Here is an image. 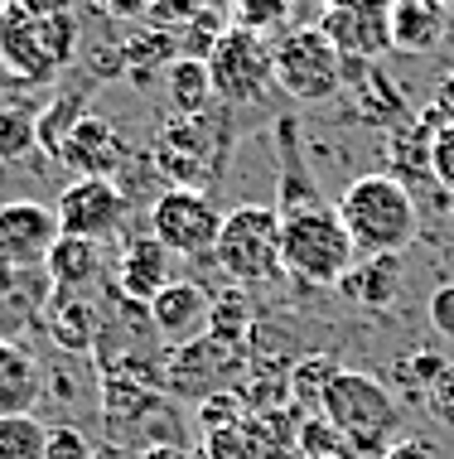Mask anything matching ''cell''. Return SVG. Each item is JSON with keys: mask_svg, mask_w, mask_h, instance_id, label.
I'll use <instances>...</instances> for the list:
<instances>
[{"mask_svg": "<svg viewBox=\"0 0 454 459\" xmlns=\"http://www.w3.org/2000/svg\"><path fill=\"white\" fill-rule=\"evenodd\" d=\"M334 213L348 228L358 256H407V247L421 238V208L397 175L348 179Z\"/></svg>", "mask_w": 454, "mask_h": 459, "instance_id": "obj_1", "label": "cell"}, {"mask_svg": "<svg viewBox=\"0 0 454 459\" xmlns=\"http://www.w3.org/2000/svg\"><path fill=\"white\" fill-rule=\"evenodd\" d=\"M319 416L343 436L353 455H377L382 459L391 445H397V426H401V406L391 387L373 372H358V368H338V377L329 382L324 392V406Z\"/></svg>", "mask_w": 454, "mask_h": 459, "instance_id": "obj_2", "label": "cell"}, {"mask_svg": "<svg viewBox=\"0 0 454 459\" xmlns=\"http://www.w3.org/2000/svg\"><path fill=\"white\" fill-rule=\"evenodd\" d=\"M232 151V117L227 107H208L199 117H169L155 135V165L169 179V189H199L218 184Z\"/></svg>", "mask_w": 454, "mask_h": 459, "instance_id": "obj_3", "label": "cell"}, {"mask_svg": "<svg viewBox=\"0 0 454 459\" xmlns=\"http://www.w3.org/2000/svg\"><path fill=\"white\" fill-rule=\"evenodd\" d=\"M78 15H24L0 10V68L20 82H54L78 58Z\"/></svg>", "mask_w": 454, "mask_h": 459, "instance_id": "obj_4", "label": "cell"}, {"mask_svg": "<svg viewBox=\"0 0 454 459\" xmlns=\"http://www.w3.org/2000/svg\"><path fill=\"white\" fill-rule=\"evenodd\" d=\"M358 262L348 228L334 208H310V213L280 218V266L300 285H338Z\"/></svg>", "mask_w": 454, "mask_h": 459, "instance_id": "obj_5", "label": "cell"}, {"mask_svg": "<svg viewBox=\"0 0 454 459\" xmlns=\"http://www.w3.org/2000/svg\"><path fill=\"white\" fill-rule=\"evenodd\" d=\"M213 262L232 285H266L286 276L280 266V213L276 204H237L223 213Z\"/></svg>", "mask_w": 454, "mask_h": 459, "instance_id": "obj_6", "label": "cell"}, {"mask_svg": "<svg viewBox=\"0 0 454 459\" xmlns=\"http://www.w3.org/2000/svg\"><path fill=\"white\" fill-rule=\"evenodd\" d=\"M276 58V88L296 102H329L343 92V54L329 44L319 24H300L280 44H271Z\"/></svg>", "mask_w": 454, "mask_h": 459, "instance_id": "obj_7", "label": "cell"}, {"mask_svg": "<svg viewBox=\"0 0 454 459\" xmlns=\"http://www.w3.org/2000/svg\"><path fill=\"white\" fill-rule=\"evenodd\" d=\"M208 64V78H213V97L223 107L232 102H256L266 88L276 82V58H271V44L261 39L247 24H232L223 30L203 54Z\"/></svg>", "mask_w": 454, "mask_h": 459, "instance_id": "obj_8", "label": "cell"}, {"mask_svg": "<svg viewBox=\"0 0 454 459\" xmlns=\"http://www.w3.org/2000/svg\"><path fill=\"white\" fill-rule=\"evenodd\" d=\"M223 208L199 189H165L150 198V238L169 256H213Z\"/></svg>", "mask_w": 454, "mask_h": 459, "instance_id": "obj_9", "label": "cell"}, {"mask_svg": "<svg viewBox=\"0 0 454 459\" xmlns=\"http://www.w3.org/2000/svg\"><path fill=\"white\" fill-rule=\"evenodd\" d=\"M319 30L343 64H382L391 54V0H329Z\"/></svg>", "mask_w": 454, "mask_h": 459, "instance_id": "obj_10", "label": "cell"}, {"mask_svg": "<svg viewBox=\"0 0 454 459\" xmlns=\"http://www.w3.org/2000/svg\"><path fill=\"white\" fill-rule=\"evenodd\" d=\"M54 213H58V232L64 238L107 242L126 222V189L116 179H73L54 198Z\"/></svg>", "mask_w": 454, "mask_h": 459, "instance_id": "obj_11", "label": "cell"}, {"mask_svg": "<svg viewBox=\"0 0 454 459\" xmlns=\"http://www.w3.org/2000/svg\"><path fill=\"white\" fill-rule=\"evenodd\" d=\"M58 232L54 204L39 198H10L0 204V266H44Z\"/></svg>", "mask_w": 454, "mask_h": 459, "instance_id": "obj_12", "label": "cell"}, {"mask_svg": "<svg viewBox=\"0 0 454 459\" xmlns=\"http://www.w3.org/2000/svg\"><path fill=\"white\" fill-rule=\"evenodd\" d=\"M145 315H150L155 339H165L169 349H184V343H193V339H208L213 295H208L199 281H169L165 290L145 305Z\"/></svg>", "mask_w": 454, "mask_h": 459, "instance_id": "obj_13", "label": "cell"}, {"mask_svg": "<svg viewBox=\"0 0 454 459\" xmlns=\"http://www.w3.org/2000/svg\"><path fill=\"white\" fill-rule=\"evenodd\" d=\"M227 372H237V349H227V343H218V339H193V343H184V349H169L165 382L179 396L203 402V396L223 392Z\"/></svg>", "mask_w": 454, "mask_h": 459, "instance_id": "obj_14", "label": "cell"}, {"mask_svg": "<svg viewBox=\"0 0 454 459\" xmlns=\"http://www.w3.org/2000/svg\"><path fill=\"white\" fill-rule=\"evenodd\" d=\"M54 300L44 266H0V339H15L24 329L44 325V309Z\"/></svg>", "mask_w": 454, "mask_h": 459, "instance_id": "obj_15", "label": "cell"}, {"mask_svg": "<svg viewBox=\"0 0 454 459\" xmlns=\"http://www.w3.org/2000/svg\"><path fill=\"white\" fill-rule=\"evenodd\" d=\"M58 160H64L68 169H78V179H112V169L121 165V155H126V145H121V135L112 121L102 117H78L68 126V135L58 141Z\"/></svg>", "mask_w": 454, "mask_h": 459, "instance_id": "obj_16", "label": "cell"}, {"mask_svg": "<svg viewBox=\"0 0 454 459\" xmlns=\"http://www.w3.org/2000/svg\"><path fill=\"white\" fill-rule=\"evenodd\" d=\"M276 151H280L276 213H280V218H296V213H310V208H324V198H319L310 169H304V145H300L296 117H280V121H276Z\"/></svg>", "mask_w": 454, "mask_h": 459, "instance_id": "obj_17", "label": "cell"}, {"mask_svg": "<svg viewBox=\"0 0 454 459\" xmlns=\"http://www.w3.org/2000/svg\"><path fill=\"white\" fill-rule=\"evenodd\" d=\"M175 281L169 276V252L159 247L150 232L145 238H126V247H121L116 256V295L131 305H150L165 285Z\"/></svg>", "mask_w": 454, "mask_h": 459, "instance_id": "obj_18", "label": "cell"}, {"mask_svg": "<svg viewBox=\"0 0 454 459\" xmlns=\"http://www.w3.org/2000/svg\"><path fill=\"white\" fill-rule=\"evenodd\" d=\"M44 402V368L15 339H0V416H34Z\"/></svg>", "mask_w": 454, "mask_h": 459, "instance_id": "obj_19", "label": "cell"}, {"mask_svg": "<svg viewBox=\"0 0 454 459\" xmlns=\"http://www.w3.org/2000/svg\"><path fill=\"white\" fill-rule=\"evenodd\" d=\"M102 271H107L102 242H88V238H58L44 262V276L54 285V295H88L102 281Z\"/></svg>", "mask_w": 454, "mask_h": 459, "instance_id": "obj_20", "label": "cell"}, {"mask_svg": "<svg viewBox=\"0 0 454 459\" xmlns=\"http://www.w3.org/2000/svg\"><path fill=\"white\" fill-rule=\"evenodd\" d=\"M44 333L54 339L58 353L78 358L88 353L97 343V333H102V315H97V305L88 295H54L44 309Z\"/></svg>", "mask_w": 454, "mask_h": 459, "instance_id": "obj_21", "label": "cell"}, {"mask_svg": "<svg viewBox=\"0 0 454 459\" xmlns=\"http://www.w3.org/2000/svg\"><path fill=\"white\" fill-rule=\"evenodd\" d=\"M445 30L450 15L440 0H391V54H431Z\"/></svg>", "mask_w": 454, "mask_h": 459, "instance_id": "obj_22", "label": "cell"}, {"mask_svg": "<svg viewBox=\"0 0 454 459\" xmlns=\"http://www.w3.org/2000/svg\"><path fill=\"white\" fill-rule=\"evenodd\" d=\"M338 290L363 309H387L401 290V256H358Z\"/></svg>", "mask_w": 454, "mask_h": 459, "instance_id": "obj_23", "label": "cell"}, {"mask_svg": "<svg viewBox=\"0 0 454 459\" xmlns=\"http://www.w3.org/2000/svg\"><path fill=\"white\" fill-rule=\"evenodd\" d=\"M165 82H169V107L175 117H199V111L218 107L213 97V78H208V64L199 54H184L165 68Z\"/></svg>", "mask_w": 454, "mask_h": 459, "instance_id": "obj_24", "label": "cell"}, {"mask_svg": "<svg viewBox=\"0 0 454 459\" xmlns=\"http://www.w3.org/2000/svg\"><path fill=\"white\" fill-rule=\"evenodd\" d=\"M450 363L440 358L435 349H421V353H407L401 363H391V396H411V402H421L425 406V392L435 387V377L445 372Z\"/></svg>", "mask_w": 454, "mask_h": 459, "instance_id": "obj_25", "label": "cell"}, {"mask_svg": "<svg viewBox=\"0 0 454 459\" xmlns=\"http://www.w3.org/2000/svg\"><path fill=\"white\" fill-rule=\"evenodd\" d=\"M48 426L39 416H0V459H44Z\"/></svg>", "mask_w": 454, "mask_h": 459, "instance_id": "obj_26", "label": "cell"}, {"mask_svg": "<svg viewBox=\"0 0 454 459\" xmlns=\"http://www.w3.org/2000/svg\"><path fill=\"white\" fill-rule=\"evenodd\" d=\"M34 145H39V117L30 107H5L0 111V160L15 165V160H30Z\"/></svg>", "mask_w": 454, "mask_h": 459, "instance_id": "obj_27", "label": "cell"}, {"mask_svg": "<svg viewBox=\"0 0 454 459\" xmlns=\"http://www.w3.org/2000/svg\"><path fill=\"white\" fill-rule=\"evenodd\" d=\"M334 377H338V368H334V358H329V353L300 358L296 372H290V402H304V406H314V411H319Z\"/></svg>", "mask_w": 454, "mask_h": 459, "instance_id": "obj_28", "label": "cell"}, {"mask_svg": "<svg viewBox=\"0 0 454 459\" xmlns=\"http://www.w3.org/2000/svg\"><path fill=\"white\" fill-rule=\"evenodd\" d=\"M44 459H97V445L82 426H73V420H64V426H48V450Z\"/></svg>", "mask_w": 454, "mask_h": 459, "instance_id": "obj_29", "label": "cell"}, {"mask_svg": "<svg viewBox=\"0 0 454 459\" xmlns=\"http://www.w3.org/2000/svg\"><path fill=\"white\" fill-rule=\"evenodd\" d=\"M242 396H232V392H213V396H203L199 402V426H203V436H213V430H232V420L242 416Z\"/></svg>", "mask_w": 454, "mask_h": 459, "instance_id": "obj_30", "label": "cell"}, {"mask_svg": "<svg viewBox=\"0 0 454 459\" xmlns=\"http://www.w3.org/2000/svg\"><path fill=\"white\" fill-rule=\"evenodd\" d=\"M203 459H261L247 430H213L203 440Z\"/></svg>", "mask_w": 454, "mask_h": 459, "instance_id": "obj_31", "label": "cell"}, {"mask_svg": "<svg viewBox=\"0 0 454 459\" xmlns=\"http://www.w3.org/2000/svg\"><path fill=\"white\" fill-rule=\"evenodd\" d=\"M431 179L454 194V126H440L431 135Z\"/></svg>", "mask_w": 454, "mask_h": 459, "instance_id": "obj_32", "label": "cell"}, {"mask_svg": "<svg viewBox=\"0 0 454 459\" xmlns=\"http://www.w3.org/2000/svg\"><path fill=\"white\" fill-rule=\"evenodd\" d=\"M425 319H431V329L440 333L445 343H454V281L435 285L431 300H425Z\"/></svg>", "mask_w": 454, "mask_h": 459, "instance_id": "obj_33", "label": "cell"}, {"mask_svg": "<svg viewBox=\"0 0 454 459\" xmlns=\"http://www.w3.org/2000/svg\"><path fill=\"white\" fill-rule=\"evenodd\" d=\"M425 411H431V416L440 420V426H450V430H454V363H450L445 372H440L435 387L425 392Z\"/></svg>", "mask_w": 454, "mask_h": 459, "instance_id": "obj_34", "label": "cell"}, {"mask_svg": "<svg viewBox=\"0 0 454 459\" xmlns=\"http://www.w3.org/2000/svg\"><path fill=\"white\" fill-rule=\"evenodd\" d=\"M421 121H425L431 131L454 126V73H450V78L435 88V97H431V107H425V117H421Z\"/></svg>", "mask_w": 454, "mask_h": 459, "instance_id": "obj_35", "label": "cell"}, {"mask_svg": "<svg viewBox=\"0 0 454 459\" xmlns=\"http://www.w3.org/2000/svg\"><path fill=\"white\" fill-rule=\"evenodd\" d=\"M15 10H24V15H73L78 0H15Z\"/></svg>", "mask_w": 454, "mask_h": 459, "instance_id": "obj_36", "label": "cell"}, {"mask_svg": "<svg viewBox=\"0 0 454 459\" xmlns=\"http://www.w3.org/2000/svg\"><path fill=\"white\" fill-rule=\"evenodd\" d=\"M382 459H435V455L425 450L421 440H397V445H391V450H387Z\"/></svg>", "mask_w": 454, "mask_h": 459, "instance_id": "obj_37", "label": "cell"}, {"mask_svg": "<svg viewBox=\"0 0 454 459\" xmlns=\"http://www.w3.org/2000/svg\"><path fill=\"white\" fill-rule=\"evenodd\" d=\"M141 459H193V455L184 450V445H150V450H145Z\"/></svg>", "mask_w": 454, "mask_h": 459, "instance_id": "obj_38", "label": "cell"}, {"mask_svg": "<svg viewBox=\"0 0 454 459\" xmlns=\"http://www.w3.org/2000/svg\"><path fill=\"white\" fill-rule=\"evenodd\" d=\"M97 459H141L136 450H121V445H102V450H97Z\"/></svg>", "mask_w": 454, "mask_h": 459, "instance_id": "obj_39", "label": "cell"}, {"mask_svg": "<svg viewBox=\"0 0 454 459\" xmlns=\"http://www.w3.org/2000/svg\"><path fill=\"white\" fill-rule=\"evenodd\" d=\"M440 5H445V15H454V0H440Z\"/></svg>", "mask_w": 454, "mask_h": 459, "instance_id": "obj_40", "label": "cell"}, {"mask_svg": "<svg viewBox=\"0 0 454 459\" xmlns=\"http://www.w3.org/2000/svg\"><path fill=\"white\" fill-rule=\"evenodd\" d=\"M10 5H15V0H0V10H10Z\"/></svg>", "mask_w": 454, "mask_h": 459, "instance_id": "obj_41", "label": "cell"}]
</instances>
